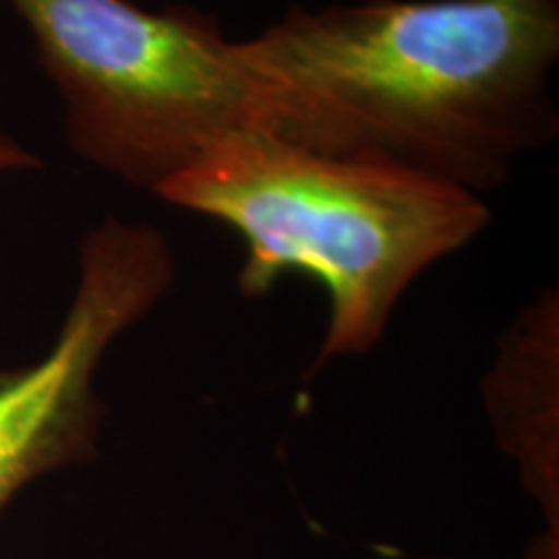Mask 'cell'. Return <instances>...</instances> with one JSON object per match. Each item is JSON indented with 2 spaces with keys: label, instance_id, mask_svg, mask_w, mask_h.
<instances>
[{
  "label": "cell",
  "instance_id": "obj_5",
  "mask_svg": "<svg viewBox=\"0 0 559 559\" xmlns=\"http://www.w3.org/2000/svg\"><path fill=\"white\" fill-rule=\"evenodd\" d=\"M37 166H41V164L34 153L26 151L24 145H19L11 135L0 132V171L37 169Z\"/></svg>",
  "mask_w": 559,
  "mask_h": 559
},
{
  "label": "cell",
  "instance_id": "obj_1",
  "mask_svg": "<svg viewBox=\"0 0 559 559\" xmlns=\"http://www.w3.org/2000/svg\"><path fill=\"white\" fill-rule=\"evenodd\" d=\"M262 132L466 192L557 135L559 0H368L290 9L239 41Z\"/></svg>",
  "mask_w": 559,
  "mask_h": 559
},
{
  "label": "cell",
  "instance_id": "obj_3",
  "mask_svg": "<svg viewBox=\"0 0 559 559\" xmlns=\"http://www.w3.org/2000/svg\"><path fill=\"white\" fill-rule=\"evenodd\" d=\"M83 160L156 194L234 138L262 132L239 41L198 9L130 0H9Z\"/></svg>",
  "mask_w": 559,
  "mask_h": 559
},
{
  "label": "cell",
  "instance_id": "obj_4",
  "mask_svg": "<svg viewBox=\"0 0 559 559\" xmlns=\"http://www.w3.org/2000/svg\"><path fill=\"white\" fill-rule=\"evenodd\" d=\"M164 234L107 218L81 241L79 288L50 353L0 373V510L21 487L96 453L104 415L94 376L107 347L171 290Z\"/></svg>",
  "mask_w": 559,
  "mask_h": 559
},
{
  "label": "cell",
  "instance_id": "obj_2",
  "mask_svg": "<svg viewBox=\"0 0 559 559\" xmlns=\"http://www.w3.org/2000/svg\"><path fill=\"white\" fill-rule=\"evenodd\" d=\"M156 194L247 241L239 272L247 298L288 272L324 285L332 317L313 370L368 353L404 290L492 218L479 194L461 187L319 156L264 132L234 138Z\"/></svg>",
  "mask_w": 559,
  "mask_h": 559
}]
</instances>
